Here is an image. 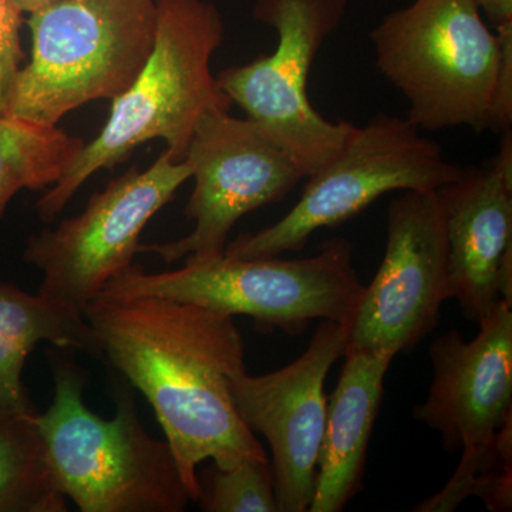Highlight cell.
<instances>
[{"instance_id":"6da1fadb","label":"cell","mask_w":512,"mask_h":512,"mask_svg":"<svg viewBox=\"0 0 512 512\" xmlns=\"http://www.w3.org/2000/svg\"><path fill=\"white\" fill-rule=\"evenodd\" d=\"M103 359L153 407L188 497H200L198 466L268 460L239 416L231 380L245 372V346L232 316L194 303L140 296L96 298L83 312Z\"/></svg>"},{"instance_id":"7a4b0ae2","label":"cell","mask_w":512,"mask_h":512,"mask_svg":"<svg viewBox=\"0 0 512 512\" xmlns=\"http://www.w3.org/2000/svg\"><path fill=\"white\" fill-rule=\"evenodd\" d=\"M224 37V19L210 0H157L156 39L146 64L113 100L99 136L84 143L62 178L37 201L40 220H56L93 174L123 163L147 141L164 140L174 160L184 161L202 117L232 106L211 69Z\"/></svg>"},{"instance_id":"3957f363","label":"cell","mask_w":512,"mask_h":512,"mask_svg":"<svg viewBox=\"0 0 512 512\" xmlns=\"http://www.w3.org/2000/svg\"><path fill=\"white\" fill-rule=\"evenodd\" d=\"M55 396L35 423L57 487L82 512H183L190 503L167 440L151 437L134 396L114 387L116 413L103 419L84 402L86 377L56 348Z\"/></svg>"},{"instance_id":"277c9868","label":"cell","mask_w":512,"mask_h":512,"mask_svg":"<svg viewBox=\"0 0 512 512\" xmlns=\"http://www.w3.org/2000/svg\"><path fill=\"white\" fill-rule=\"evenodd\" d=\"M363 293L352 244L332 238L308 258L222 255L156 274L131 264L107 282L99 298L153 296L194 303L232 318L249 316L264 332L298 336L315 319L352 326Z\"/></svg>"},{"instance_id":"5b68a950","label":"cell","mask_w":512,"mask_h":512,"mask_svg":"<svg viewBox=\"0 0 512 512\" xmlns=\"http://www.w3.org/2000/svg\"><path fill=\"white\" fill-rule=\"evenodd\" d=\"M29 15L32 52L8 116L43 126L121 96L156 39L157 0H56Z\"/></svg>"},{"instance_id":"8992f818","label":"cell","mask_w":512,"mask_h":512,"mask_svg":"<svg viewBox=\"0 0 512 512\" xmlns=\"http://www.w3.org/2000/svg\"><path fill=\"white\" fill-rule=\"evenodd\" d=\"M380 74L421 131L490 130L501 43L476 0H414L370 32Z\"/></svg>"},{"instance_id":"52a82bcc","label":"cell","mask_w":512,"mask_h":512,"mask_svg":"<svg viewBox=\"0 0 512 512\" xmlns=\"http://www.w3.org/2000/svg\"><path fill=\"white\" fill-rule=\"evenodd\" d=\"M461 170L407 117L379 113L365 126H356L338 156L308 177L301 198L285 217L261 231L238 235L224 255L265 258L301 251L319 229L352 220L384 194L437 190Z\"/></svg>"},{"instance_id":"ba28073f","label":"cell","mask_w":512,"mask_h":512,"mask_svg":"<svg viewBox=\"0 0 512 512\" xmlns=\"http://www.w3.org/2000/svg\"><path fill=\"white\" fill-rule=\"evenodd\" d=\"M349 0H255L252 15L278 33L272 55L217 74L221 89L308 178L345 148L350 121L326 120L309 101L308 77L323 43L339 28Z\"/></svg>"},{"instance_id":"9c48e42d","label":"cell","mask_w":512,"mask_h":512,"mask_svg":"<svg viewBox=\"0 0 512 512\" xmlns=\"http://www.w3.org/2000/svg\"><path fill=\"white\" fill-rule=\"evenodd\" d=\"M191 177V164L165 150L147 170L133 167L111 180L82 214L30 235L23 258L42 272L37 293L83 316L107 282L133 264L144 228Z\"/></svg>"},{"instance_id":"30bf717a","label":"cell","mask_w":512,"mask_h":512,"mask_svg":"<svg viewBox=\"0 0 512 512\" xmlns=\"http://www.w3.org/2000/svg\"><path fill=\"white\" fill-rule=\"evenodd\" d=\"M185 160L195 184L184 212L194 229L177 241L140 247V252H153L167 264L224 255L229 232L244 215L284 200L305 178L258 124L248 117H232L229 111L202 117Z\"/></svg>"},{"instance_id":"8fae6325","label":"cell","mask_w":512,"mask_h":512,"mask_svg":"<svg viewBox=\"0 0 512 512\" xmlns=\"http://www.w3.org/2000/svg\"><path fill=\"white\" fill-rule=\"evenodd\" d=\"M402 192L387 208L386 252L365 286L345 350L409 352L436 328L451 299L439 195Z\"/></svg>"},{"instance_id":"7c38bea8","label":"cell","mask_w":512,"mask_h":512,"mask_svg":"<svg viewBox=\"0 0 512 512\" xmlns=\"http://www.w3.org/2000/svg\"><path fill=\"white\" fill-rule=\"evenodd\" d=\"M350 326L322 320L308 348L264 376L247 370L231 380L239 416L268 441L279 512H306L315 494L328 402L325 380L348 346Z\"/></svg>"},{"instance_id":"4fadbf2b","label":"cell","mask_w":512,"mask_h":512,"mask_svg":"<svg viewBox=\"0 0 512 512\" xmlns=\"http://www.w3.org/2000/svg\"><path fill=\"white\" fill-rule=\"evenodd\" d=\"M446 235L448 288L467 319L512 305V136L483 167H463L437 188Z\"/></svg>"},{"instance_id":"5bb4252c","label":"cell","mask_w":512,"mask_h":512,"mask_svg":"<svg viewBox=\"0 0 512 512\" xmlns=\"http://www.w3.org/2000/svg\"><path fill=\"white\" fill-rule=\"evenodd\" d=\"M478 326L470 342L457 330L433 340V382L414 407L448 453L494 439L512 417V305L501 301Z\"/></svg>"},{"instance_id":"9a60e30c","label":"cell","mask_w":512,"mask_h":512,"mask_svg":"<svg viewBox=\"0 0 512 512\" xmlns=\"http://www.w3.org/2000/svg\"><path fill=\"white\" fill-rule=\"evenodd\" d=\"M326 412L315 494L309 511L340 512L360 491L367 447L382 406L392 350H345Z\"/></svg>"},{"instance_id":"2e32d148","label":"cell","mask_w":512,"mask_h":512,"mask_svg":"<svg viewBox=\"0 0 512 512\" xmlns=\"http://www.w3.org/2000/svg\"><path fill=\"white\" fill-rule=\"evenodd\" d=\"M42 342L103 359L99 339L82 315L0 282V417L36 416L22 376Z\"/></svg>"},{"instance_id":"e0dca14e","label":"cell","mask_w":512,"mask_h":512,"mask_svg":"<svg viewBox=\"0 0 512 512\" xmlns=\"http://www.w3.org/2000/svg\"><path fill=\"white\" fill-rule=\"evenodd\" d=\"M83 146L57 126L0 117V220L19 191L55 185Z\"/></svg>"},{"instance_id":"ac0fdd59","label":"cell","mask_w":512,"mask_h":512,"mask_svg":"<svg viewBox=\"0 0 512 512\" xmlns=\"http://www.w3.org/2000/svg\"><path fill=\"white\" fill-rule=\"evenodd\" d=\"M35 417H0V512H66Z\"/></svg>"},{"instance_id":"d6986e66","label":"cell","mask_w":512,"mask_h":512,"mask_svg":"<svg viewBox=\"0 0 512 512\" xmlns=\"http://www.w3.org/2000/svg\"><path fill=\"white\" fill-rule=\"evenodd\" d=\"M470 497L480 498L491 512L512 510V417L494 439L464 447L460 464L443 490L414 511L450 512Z\"/></svg>"},{"instance_id":"ffe728a7","label":"cell","mask_w":512,"mask_h":512,"mask_svg":"<svg viewBox=\"0 0 512 512\" xmlns=\"http://www.w3.org/2000/svg\"><path fill=\"white\" fill-rule=\"evenodd\" d=\"M200 503L207 512H279L271 461L249 460L198 474Z\"/></svg>"},{"instance_id":"44dd1931","label":"cell","mask_w":512,"mask_h":512,"mask_svg":"<svg viewBox=\"0 0 512 512\" xmlns=\"http://www.w3.org/2000/svg\"><path fill=\"white\" fill-rule=\"evenodd\" d=\"M22 15L13 0H0V117L8 116L25 59L20 46Z\"/></svg>"},{"instance_id":"7402d4cb","label":"cell","mask_w":512,"mask_h":512,"mask_svg":"<svg viewBox=\"0 0 512 512\" xmlns=\"http://www.w3.org/2000/svg\"><path fill=\"white\" fill-rule=\"evenodd\" d=\"M501 43V63L498 70L493 106H491L490 130L505 133L512 124V23L497 26Z\"/></svg>"},{"instance_id":"603a6c76","label":"cell","mask_w":512,"mask_h":512,"mask_svg":"<svg viewBox=\"0 0 512 512\" xmlns=\"http://www.w3.org/2000/svg\"><path fill=\"white\" fill-rule=\"evenodd\" d=\"M476 3L495 28L512 23V0H476Z\"/></svg>"},{"instance_id":"cb8c5ba5","label":"cell","mask_w":512,"mask_h":512,"mask_svg":"<svg viewBox=\"0 0 512 512\" xmlns=\"http://www.w3.org/2000/svg\"><path fill=\"white\" fill-rule=\"evenodd\" d=\"M53 2H56V0H13V3H15L23 13L36 12V10L45 8V6Z\"/></svg>"}]
</instances>
